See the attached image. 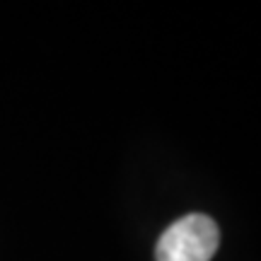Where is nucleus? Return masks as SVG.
<instances>
[{"label": "nucleus", "mask_w": 261, "mask_h": 261, "mask_svg": "<svg viewBox=\"0 0 261 261\" xmlns=\"http://www.w3.org/2000/svg\"><path fill=\"white\" fill-rule=\"evenodd\" d=\"M220 244V230L213 218L189 213L160 234L155 261H211Z\"/></svg>", "instance_id": "1"}]
</instances>
